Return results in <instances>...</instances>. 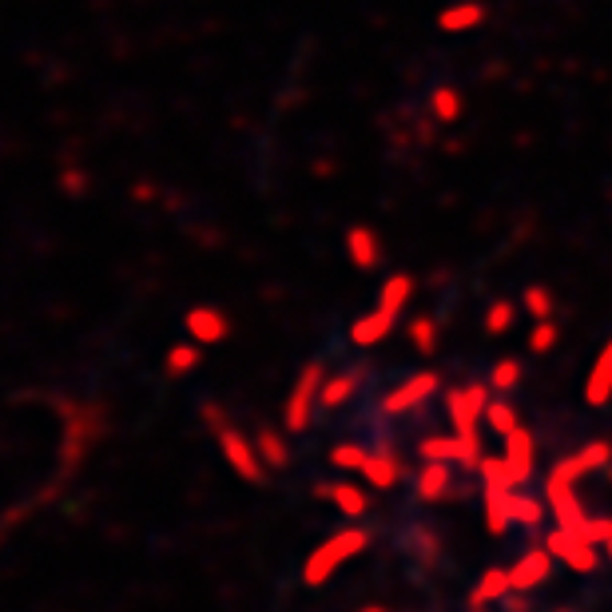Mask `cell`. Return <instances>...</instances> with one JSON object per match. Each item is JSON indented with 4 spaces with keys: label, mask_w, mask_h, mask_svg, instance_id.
Masks as SVG:
<instances>
[{
    "label": "cell",
    "mask_w": 612,
    "mask_h": 612,
    "mask_svg": "<svg viewBox=\"0 0 612 612\" xmlns=\"http://www.w3.org/2000/svg\"><path fill=\"white\" fill-rule=\"evenodd\" d=\"M203 422L215 434L219 454H223L231 474L240 481H247V486H263L267 481V466H263L259 449H255V437H247L243 430L231 426V418L219 414V405H203Z\"/></svg>",
    "instance_id": "obj_1"
},
{
    "label": "cell",
    "mask_w": 612,
    "mask_h": 612,
    "mask_svg": "<svg viewBox=\"0 0 612 612\" xmlns=\"http://www.w3.org/2000/svg\"><path fill=\"white\" fill-rule=\"evenodd\" d=\"M366 549H370V533H366L363 525H346V530L331 533V537L322 541V545H314V549L307 553V560H302V585L322 589L334 572L343 569L346 560L363 557Z\"/></svg>",
    "instance_id": "obj_2"
},
{
    "label": "cell",
    "mask_w": 612,
    "mask_h": 612,
    "mask_svg": "<svg viewBox=\"0 0 612 612\" xmlns=\"http://www.w3.org/2000/svg\"><path fill=\"white\" fill-rule=\"evenodd\" d=\"M322 382H326L322 363H307L299 370V378L291 382V394H287V402H282V430H287V434H302V430H311L314 410H319Z\"/></svg>",
    "instance_id": "obj_3"
},
{
    "label": "cell",
    "mask_w": 612,
    "mask_h": 612,
    "mask_svg": "<svg viewBox=\"0 0 612 612\" xmlns=\"http://www.w3.org/2000/svg\"><path fill=\"white\" fill-rule=\"evenodd\" d=\"M493 390H489V382H469V386H454L446 394V418H449V426H454V434L469 437V434H478L481 426V418H486L489 402H493Z\"/></svg>",
    "instance_id": "obj_4"
},
{
    "label": "cell",
    "mask_w": 612,
    "mask_h": 612,
    "mask_svg": "<svg viewBox=\"0 0 612 612\" xmlns=\"http://www.w3.org/2000/svg\"><path fill=\"white\" fill-rule=\"evenodd\" d=\"M418 457L422 461H449V466H461V469H481V442L478 434H426L418 442Z\"/></svg>",
    "instance_id": "obj_5"
},
{
    "label": "cell",
    "mask_w": 612,
    "mask_h": 612,
    "mask_svg": "<svg viewBox=\"0 0 612 612\" xmlns=\"http://www.w3.org/2000/svg\"><path fill=\"white\" fill-rule=\"evenodd\" d=\"M545 549L553 553V560H560L569 572H581V577H589V572L601 569V545H592V541H585L577 530H553L549 537H545Z\"/></svg>",
    "instance_id": "obj_6"
},
{
    "label": "cell",
    "mask_w": 612,
    "mask_h": 612,
    "mask_svg": "<svg viewBox=\"0 0 612 612\" xmlns=\"http://www.w3.org/2000/svg\"><path fill=\"white\" fill-rule=\"evenodd\" d=\"M434 394H442V374L437 370H418L410 374L405 382H398L390 394H382V414L386 418H402L418 405H426Z\"/></svg>",
    "instance_id": "obj_7"
},
{
    "label": "cell",
    "mask_w": 612,
    "mask_h": 612,
    "mask_svg": "<svg viewBox=\"0 0 612 612\" xmlns=\"http://www.w3.org/2000/svg\"><path fill=\"white\" fill-rule=\"evenodd\" d=\"M609 466H612V442L597 437V442H589V446L572 449L569 457H560L557 466L549 469V481L577 486L581 478H589V474H597V469H609Z\"/></svg>",
    "instance_id": "obj_8"
},
{
    "label": "cell",
    "mask_w": 612,
    "mask_h": 612,
    "mask_svg": "<svg viewBox=\"0 0 612 612\" xmlns=\"http://www.w3.org/2000/svg\"><path fill=\"white\" fill-rule=\"evenodd\" d=\"M545 505H549V518L557 521L560 530H577L589 521V509L577 498V486H565V481H549L545 478Z\"/></svg>",
    "instance_id": "obj_9"
},
{
    "label": "cell",
    "mask_w": 612,
    "mask_h": 612,
    "mask_svg": "<svg viewBox=\"0 0 612 612\" xmlns=\"http://www.w3.org/2000/svg\"><path fill=\"white\" fill-rule=\"evenodd\" d=\"M183 331L191 343L199 346H219V343H227V334H231V319L219 307H191V311L183 314Z\"/></svg>",
    "instance_id": "obj_10"
},
{
    "label": "cell",
    "mask_w": 612,
    "mask_h": 612,
    "mask_svg": "<svg viewBox=\"0 0 612 612\" xmlns=\"http://www.w3.org/2000/svg\"><path fill=\"white\" fill-rule=\"evenodd\" d=\"M549 572H553V553L545 545H533V549H525L513 560L509 585H513V592H533L541 585H549Z\"/></svg>",
    "instance_id": "obj_11"
},
{
    "label": "cell",
    "mask_w": 612,
    "mask_h": 612,
    "mask_svg": "<svg viewBox=\"0 0 612 612\" xmlns=\"http://www.w3.org/2000/svg\"><path fill=\"white\" fill-rule=\"evenodd\" d=\"M505 461L513 469V481L521 486H530L533 469H537V437H533L530 426H518L513 434H505Z\"/></svg>",
    "instance_id": "obj_12"
},
{
    "label": "cell",
    "mask_w": 612,
    "mask_h": 612,
    "mask_svg": "<svg viewBox=\"0 0 612 612\" xmlns=\"http://www.w3.org/2000/svg\"><path fill=\"white\" fill-rule=\"evenodd\" d=\"M405 466L402 457L394 454V449H370V457H366L363 466V481L366 489H382V493H390V489H398V481H402Z\"/></svg>",
    "instance_id": "obj_13"
},
{
    "label": "cell",
    "mask_w": 612,
    "mask_h": 612,
    "mask_svg": "<svg viewBox=\"0 0 612 612\" xmlns=\"http://www.w3.org/2000/svg\"><path fill=\"white\" fill-rule=\"evenodd\" d=\"M585 402H589L592 410H604V405L612 402V338L601 346L589 378H585Z\"/></svg>",
    "instance_id": "obj_14"
},
{
    "label": "cell",
    "mask_w": 612,
    "mask_h": 612,
    "mask_svg": "<svg viewBox=\"0 0 612 612\" xmlns=\"http://www.w3.org/2000/svg\"><path fill=\"white\" fill-rule=\"evenodd\" d=\"M414 287L418 282L410 270H390L382 279V287H378V311L402 319V311L410 307V299H414Z\"/></svg>",
    "instance_id": "obj_15"
},
{
    "label": "cell",
    "mask_w": 612,
    "mask_h": 612,
    "mask_svg": "<svg viewBox=\"0 0 612 612\" xmlns=\"http://www.w3.org/2000/svg\"><path fill=\"white\" fill-rule=\"evenodd\" d=\"M394 326H398L394 314H386V311H378V307H374L370 314H363V319L350 322V343L363 346V350H370V346L386 343V338L394 334Z\"/></svg>",
    "instance_id": "obj_16"
},
{
    "label": "cell",
    "mask_w": 612,
    "mask_h": 612,
    "mask_svg": "<svg viewBox=\"0 0 612 612\" xmlns=\"http://www.w3.org/2000/svg\"><path fill=\"white\" fill-rule=\"evenodd\" d=\"M319 498H331L334 509H338L346 521H363L366 509H370V493H366V489H358L354 481H334V486H319Z\"/></svg>",
    "instance_id": "obj_17"
},
{
    "label": "cell",
    "mask_w": 612,
    "mask_h": 612,
    "mask_svg": "<svg viewBox=\"0 0 612 612\" xmlns=\"http://www.w3.org/2000/svg\"><path fill=\"white\" fill-rule=\"evenodd\" d=\"M509 501H513V489H505V486H481V509H486V530H489V537H501V533H509V525H513Z\"/></svg>",
    "instance_id": "obj_18"
},
{
    "label": "cell",
    "mask_w": 612,
    "mask_h": 612,
    "mask_svg": "<svg viewBox=\"0 0 612 612\" xmlns=\"http://www.w3.org/2000/svg\"><path fill=\"white\" fill-rule=\"evenodd\" d=\"M346 259L354 263V270H374L382 263V240L370 227H350L346 231Z\"/></svg>",
    "instance_id": "obj_19"
},
{
    "label": "cell",
    "mask_w": 612,
    "mask_h": 612,
    "mask_svg": "<svg viewBox=\"0 0 612 612\" xmlns=\"http://www.w3.org/2000/svg\"><path fill=\"white\" fill-rule=\"evenodd\" d=\"M414 489L422 501H442L449 498V489H454V474H449V461H422L414 478Z\"/></svg>",
    "instance_id": "obj_20"
},
{
    "label": "cell",
    "mask_w": 612,
    "mask_h": 612,
    "mask_svg": "<svg viewBox=\"0 0 612 612\" xmlns=\"http://www.w3.org/2000/svg\"><path fill=\"white\" fill-rule=\"evenodd\" d=\"M509 592H513V585H509V569H486L478 577V585L469 589V609H489V604L505 601Z\"/></svg>",
    "instance_id": "obj_21"
},
{
    "label": "cell",
    "mask_w": 612,
    "mask_h": 612,
    "mask_svg": "<svg viewBox=\"0 0 612 612\" xmlns=\"http://www.w3.org/2000/svg\"><path fill=\"white\" fill-rule=\"evenodd\" d=\"M358 386H363V374H358V370H338V374H331V378L322 382L319 405H322V410H338V405H346L354 394H358Z\"/></svg>",
    "instance_id": "obj_22"
},
{
    "label": "cell",
    "mask_w": 612,
    "mask_h": 612,
    "mask_svg": "<svg viewBox=\"0 0 612 612\" xmlns=\"http://www.w3.org/2000/svg\"><path fill=\"white\" fill-rule=\"evenodd\" d=\"M287 430H270V426H263L259 430V437H255V449H259V457H263V466L267 469H287L291 466V446H287Z\"/></svg>",
    "instance_id": "obj_23"
},
{
    "label": "cell",
    "mask_w": 612,
    "mask_h": 612,
    "mask_svg": "<svg viewBox=\"0 0 612 612\" xmlns=\"http://www.w3.org/2000/svg\"><path fill=\"white\" fill-rule=\"evenodd\" d=\"M509 513H513V525H521V530H541V525H545V513H549V505H545L541 498H530V493L513 489Z\"/></svg>",
    "instance_id": "obj_24"
},
{
    "label": "cell",
    "mask_w": 612,
    "mask_h": 612,
    "mask_svg": "<svg viewBox=\"0 0 612 612\" xmlns=\"http://www.w3.org/2000/svg\"><path fill=\"white\" fill-rule=\"evenodd\" d=\"M486 24V9L481 4H454V9H446L442 16H437V29L442 32H469V29H481Z\"/></svg>",
    "instance_id": "obj_25"
},
{
    "label": "cell",
    "mask_w": 612,
    "mask_h": 612,
    "mask_svg": "<svg viewBox=\"0 0 612 612\" xmlns=\"http://www.w3.org/2000/svg\"><path fill=\"white\" fill-rule=\"evenodd\" d=\"M199 363H203V346L199 343H176L164 354V370L171 378H183V374L199 370Z\"/></svg>",
    "instance_id": "obj_26"
},
{
    "label": "cell",
    "mask_w": 612,
    "mask_h": 612,
    "mask_svg": "<svg viewBox=\"0 0 612 612\" xmlns=\"http://www.w3.org/2000/svg\"><path fill=\"white\" fill-rule=\"evenodd\" d=\"M513 322H518V307H513V299H493L486 307V314H481V326H486L493 338L513 331Z\"/></svg>",
    "instance_id": "obj_27"
},
{
    "label": "cell",
    "mask_w": 612,
    "mask_h": 612,
    "mask_svg": "<svg viewBox=\"0 0 612 612\" xmlns=\"http://www.w3.org/2000/svg\"><path fill=\"white\" fill-rule=\"evenodd\" d=\"M410 346H414L422 358H434L437 354V322L430 319V314H418V319H410Z\"/></svg>",
    "instance_id": "obj_28"
},
{
    "label": "cell",
    "mask_w": 612,
    "mask_h": 612,
    "mask_svg": "<svg viewBox=\"0 0 612 612\" xmlns=\"http://www.w3.org/2000/svg\"><path fill=\"white\" fill-rule=\"evenodd\" d=\"M486 426L493 430V434H498V437L513 434V430L521 426L518 405H513V402H505V398H493V402H489V410H486Z\"/></svg>",
    "instance_id": "obj_29"
},
{
    "label": "cell",
    "mask_w": 612,
    "mask_h": 612,
    "mask_svg": "<svg viewBox=\"0 0 612 612\" xmlns=\"http://www.w3.org/2000/svg\"><path fill=\"white\" fill-rule=\"evenodd\" d=\"M521 382V358H498L489 370V390L493 394H513Z\"/></svg>",
    "instance_id": "obj_30"
},
{
    "label": "cell",
    "mask_w": 612,
    "mask_h": 612,
    "mask_svg": "<svg viewBox=\"0 0 612 612\" xmlns=\"http://www.w3.org/2000/svg\"><path fill=\"white\" fill-rule=\"evenodd\" d=\"M430 108H434V115L442 120V124H457L461 120V92L457 88H434V96H430Z\"/></svg>",
    "instance_id": "obj_31"
},
{
    "label": "cell",
    "mask_w": 612,
    "mask_h": 612,
    "mask_svg": "<svg viewBox=\"0 0 612 612\" xmlns=\"http://www.w3.org/2000/svg\"><path fill=\"white\" fill-rule=\"evenodd\" d=\"M366 457H370V449L358 446V442H343V446L331 449V466L343 469V474H363Z\"/></svg>",
    "instance_id": "obj_32"
},
{
    "label": "cell",
    "mask_w": 612,
    "mask_h": 612,
    "mask_svg": "<svg viewBox=\"0 0 612 612\" xmlns=\"http://www.w3.org/2000/svg\"><path fill=\"white\" fill-rule=\"evenodd\" d=\"M481 486L518 489V481H513V469H509L505 454H501V457H481Z\"/></svg>",
    "instance_id": "obj_33"
},
{
    "label": "cell",
    "mask_w": 612,
    "mask_h": 612,
    "mask_svg": "<svg viewBox=\"0 0 612 612\" xmlns=\"http://www.w3.org/2000/svg\"><path fill=\"white\" fill-rule=\"evenodd\" d=\"M521 307H525V311L533 314V319H553V291L549 287H525V294H521Z\"/></svg>",
    "instance_id": "obj_34"
},
{
    "label": "cell",
    "mask_w": 612,
    "mask_h": 612,
    "mask_svg": "<svg viewBox=\"0 0 612 612\" xmlns=\"http://www.w3.org/2000/svg\"><path fill=\"white\" fill-rule=\"evenodd\" d=\"M557 338H560V326L553 319H541L537 326L530 331V350L533 354H549L553 346H557Z\"/></svg>",
    "instance_id": "obj_35"
},
{
    "label": "cell",
    "mask_w": 612,
    "mask_h": 612,
    "mask_svg": "<svg viewBox=\"0 0 612 612\" xmlns=\"http://www.w3.org/2000/svg\"><path fill=\"white\" fill-rule=\"evenodd\" d=\"M581 537L604 549V545L612 541V518H609V513H589V521L581 525Z\"/></svg>",
    "instance_id": "obj_36"
},
{
    "label": "cell",
    "mask_w": 612,
    "mask_h": 612,
    "mask_svg": "<svg viewBox=\"0 0 612 612\" xmlns=\"http://www.w3.org/2000/svg\"><path fill=\"white\" fill-rule=\"evenodd\" d=\"M604 553H609V560H612V541H609V545H604Z\"/></svg>",
    "instance_id": "obj_37"
},
{
    "label": "cell",
    "mask_w": 612,
    "mask_h": 612,
    "mask_svg": "<svg viewBox=\"0 0 612 612\" xmlns=\"http://www.w3.org/2000/svg\"><path fill=\"white\" fill-rule=\"evenodd\" d=\"M469 612H489V609H469Z\"/></svg>",
    "instance_id": "obj_38"
},
{
    "label": "cell",
    "mask_w": 612,
    "mask_h": 612,
    "mask_svg": "<svg viewBox=\"0 0 612 612\" xmlns=\"http://www.w3.org/2000/svg\"><path fill=\"white\" fill-rule=\"evenodd\" d=\"M366 612H382V609H366Z\"/></svg>",
    "instance_id": "obj_39"
},
{
    "label": "cell",
    "mask_w": 612,
    "mask_h": 612,
    "mask_svg": "<svg viewBox=\"0 0 612 612\" xmlns=\"http://www.w3.org/2000/svg\"><path fill=\"white\" fill-rule=\"evenodd\" d=\"M560 612H569V609H560Z\"/></svg>",
    "instance_id": "obj_40"
}]
</instances>
